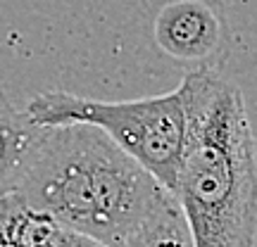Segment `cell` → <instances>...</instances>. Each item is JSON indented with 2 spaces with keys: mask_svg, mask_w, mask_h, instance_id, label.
Returning <instances> with one entry per match:
<instances>
[{
  "mask_svg": "<svg viewBox=\"0 0 257 247\" xmlns=\"http://www.w3.org/2000/svg\"><path fill=\"white\" fill-rule=\"evenodd\" d=\"M179 86L186 128L172 192L193 247H255V136L243 93L219 72H186Z\"/></svg>",
  "mask_w": 257,
  "mask_h": 247,
  "instance_id": "6da1fadb",
  "label": "cell"
},
{
  "mask_svg": "<svg viewBox=\"0 0 257 247\" xmlns=\"http://www.w3.org/2000/svg\"><path fill=\"white\" fill-rule=\"evenodd\" d=\"M15 192L93 245L131 247L167 188L100 128L60 124Z\"/></svg>",
  "mask_w": 257,
  "mask_h": 247,
  "instance_id": "7a4b0ae2",
  "label": "cell"
},
{
  "mask_svg": "<svg viewBox=\"0 0 257 247\" xmlns=\"http://www.w3.org/2000/svg\"><path fill=\"white\" fill-rule=\"evenodd\" d=\"M27 114L41 126L91 124L146 166L167 190H174L176 164L184 145V98L181 86L155 98L93 100L64 91L38 93Z\"/></svg>",
  "mask_w": 257,
  "mask_h": 247,
  "instance_id": "3957f363",
  "label": "cell"
},
{
  "mask_svg": "<svg viewBox=\"0 0 257 247\" xmlns=\"http://www.w3.org/2000/svg\"><path fill=\"white\" fill-rule=\"evenodd\" d=\"M160 53L186 72H219L231 53V27L219 0H169L153 19Z\"/></svg>",
  "mask_w": 257,
  "mask_h": 247,
  "instance_id": "277c9868",
  "label": "cell"
},
{
  "mask_svg": "<svg viewBox=\"0 0 257 247\" xmlns=\"http://www.w3.org/2000/svg\"><path fill=\"white\" fill-rule=\"evenodd\" d=\"M48 126H41L0 91V197L15 192L36 159Z\"/></svg>",
  "mask_w": 257,
  "mask_h": 247,
  "instance_id": "5b68a950",
  "label": "cell"
},
{
  "mask_svg": "<svg viewBox=\"0 0 257 247\" xmlns=\"http://www.w3.org/2000/svg\"><path fill=\"white\" fill-rule=\"evenodd\" d=\"M0 245L19 247H76L93 245L74 230L64 228L50 214L31 207L17 192L0 197Z\"/></svg>",
  "mask_w": 257,
  "mask_h": 247,
  "instance_id": "8992f818",
  "label": "cell"
}]
</instances>
